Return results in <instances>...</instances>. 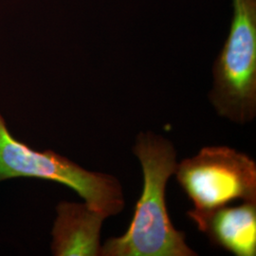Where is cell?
Returning <instances> with one entry per match:
<instances>
[{
	"mask_svg": "<svg viewBox=\"0 0 256 256\" xmlns=\"http://www.w3.org/2000/svg\"><path fill=\"white\" fill-rule=\"evenodd\" d=\"M133 153L142 168V192L128 230L108 239L101 256H198L188 246L185 234L174 228L165 202L167 182L178 165L173 142L153 131H142Z\"/></svg>",
	"mask_w": 256,
	"mask_h": 256,
	"instance_id": "6da1fadb",
	"label": "cell"
},
{
	"mask_svg": "<svg viewBox=\"0 0 256 256\" xmlns=\"http://www.w3.org/2000/svg\"><path fill=\"white\" fill-rule=\"evenodd\" d=\"M232 8L208 97L220 117L245 126L256 117V0H232Z\"/></svg>",
	"mask_w": 256,
	"mask_h": 256,
	"instance_id": "7a4b0ae2",
	"label": "cell"
},
{
	"mask_svg": "<svg viewBox=\"0 0 256 256\" xmlns=\"http://www.w3.org/2000/svg\"><path fill=\"white\" fill-rule=\"evenodd\" d=\"M16 178L61 183L108 218L118 216L126 207L124 189L116 176L88 171L50 150H32L12 136L0 114V182Z\"/></svg>",
	"mask_w": 256,
	"mask_h": 256,
	"instance_id": "3957f363",
	"label": "cell"
},
{
	"mask_svg": "<svg viewBox=\"0 0 256 256\" xmlns=\"http://www.w3.org/2000/svg\"><path fill=\"white\" fill-rule=\"evenodd\" d=\"M174 174L192 203L187 216L198 227L230 202H256V162L232 147H203L178 162Z\"/></svg>",
	"mask_w": 256,
	"mask_h": 256,
	"instance_id": "277c9868",
	"label": "cell"
},
{
	"mask_svg": "<svg viewBox=\"0 0 256 256\" xmlns=\"http://www.w3.org/2000/svg\"><path fill=\"white\" fill-rule=\"evenodd\" d=\"M52 250L55 256H101V230L108 218L84 203L62 202L57 206Z\"/></svg>",
	"mask_w": 256,
	"mask_h": 256,
	"instance_id": "5b68a950",
	"label": "cell"
},
{
	"mask_svg": "<svg viewBox=\"0 0 256 256\" xmlns=\"http://www.w3.org/2000/svg\"><path fill=\"white\" fill-rule=\"evenodd\" d=\"M210 242L236 256H256V202L214 210L198 227Z\"/></svg>",
	"mask_w": 256,
	"mask_h": 256,
	"instance_id": "8992f818",
	"label": "cell"
}]
</instances>
